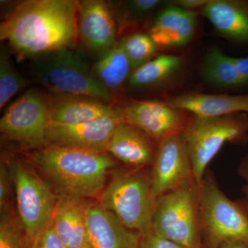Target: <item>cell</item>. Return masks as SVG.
I'll use <instances>...</instances> for the list:
<instances>
[{
    "mask_svg": "<svg viewBox=\"0 0 248 248\" xmlns=\"http://www.w3.org/2000/svg\"><path fill=\"white\" fill-rule=\"evenodd\" d=\"M78 1L28 0L18 4L0 26L1 40L23 56L73 48L78 37Z\"/></svg>",
    "mask_w": 248,
    "mask_h": 248,
    "instance_id": "cell-1",
    "label": "cell"
},
{
    "mask_svg": "<svg viewBox=\"0 0 248 248\" xmlns=\"http://www.w3.org/2000/svg\"><path fill=\"white\" fill-rule=\"evenodd\" d=\"M33 160L61 195L82 199L104 190L108 170L115 166L104 152L55 145L41 148Z\"/></svg>",
    "mask_w": 248,
    "mask_h": 248,
    "instance_id": "cell-2",
    "label": "cell"
},
{
    "mask_svg": "<svg viewBox=\"0 0 248 248\" xmlns=\"http://www.w3.org/2000/svg\"><path fill=\"white\" fill-rule=\"evenodd\" d=\"M34 58V76L50 94L84 96L110 104L112 92L97 79L84 55L73 47Z\"/></svg>",
    "mask_w": 248,
    "mask_h": 248,
    "instance_id": "cell-3",
    "label": "cell"
},
{
    "mask_svg": "<svg viewBox=\"0 0 248 248\" xmlns=\"http://www.w3.org/2000/svg\"><path fill=\"white\" fill-rule=\"evenodd\" d=\"M201 231L205 248H219L225 243L248 246V208L244 202L230 200L206 172L200 186Z\"/></svg>",
    "mask_w": 248,
    "mask_h": 248,
    "instance_id": "cell-4",
    "label": "cell"
},
{
    "mask_svg": "<svg viewBox=\"0 0 248 248\" xmlns=\"http://www.w3.org/2000/svg\"><path fill=\"white\" fill-rule=\"evenodd\" d=\"M156 200L151 172L132 170L113 174L103 191L101 205L127 228L143 235L151 231Z\"/></svg>",
    "mask_w": 248,
    "mask_h": 248,
    "instance_id": "cell-5",
    "label": "cell"
},
{
    "mask_svg": "<svg viewBox=\"0 0 248 248\" xmlns=\"http://www.w3.org/2000/svg\"><path fill=\"white\" fill-rule=\"evenodd\" d=\"M200 187L195 179L159 196L151 231L185 248H203L201 231Z\"/></svg>",
    "mask_w": 248,
    "mask_h": 248,
    "instance_id": "cell-6",
    "label": "cell"
},
{
    "mask_svg": "<svg viewBox=\"0 0 248 248\" xmlns=\"http://www.w3.org/2000/svg\"><path fill=\"white\" fill-rule=\"evenodd\" d=\"M183 138L199 187L207 167L228 142L243 143L248 137V115L236 113L218 117H195L189 121Z\"/></svg>",
    "mask_w": 248,
    "mask_h": 248,
    "instance_id": "cell-7",
    "label": "cell"
},
{
    "mask_svg": "<svg viewBox=\"0 0 248 248\" xmlns=\"http://www.w3.org/2000/svg\"><path fill=\"white\" fill-rule=\"evenodd\" d=\"M10 166L18 213L28 239L32 242L51 223L58 198L48 184L27 165L12 160Z\"/></svg>",
    "mask_w": 248,
    "mask_h": 248,
    "instance_id": "cell-8",
    "label": "cell"
},
{
    "mask_svg": "<svg viewBox=\"0 0 248 248\" xmlns=\"http://www.w3.org/2000/svg\"><path fill=\"white\" fill-rule=\"evenodd\" d=\"M50 116L47 97L29 90L13 103L0 120V131L7 140L27 148L46 145Z\"/></svg>",
    "mask_w": 248,
    "mask_h": 248,
    "instance_id": "cell-9",
    "label": "cell"
},
{
    "mask_svg": "<svg viewBox=\"0 0 248 248\" xmlns=\"http://www.w3.org/2000/svg\"><path fill=\"white\" fill-rule=\"evenodd\" d=\"M124 122L123 108L118 107L111 115L91 122L71 125L50 123L46 145L105 152L115 129Z\"/></svg>",
    "mask_w": 248,
    "mask_h": 248,
    "instance_id": "cell-10",
    "label": "cell"
},
{
    "mask_svg": "<svg viewBox=\"0 0 248 248\" xmlns=\"http://www.w3.org/2000/svg\"><path fill=\"white\" fill-rule=\"evenodd\" d=\"M151 175L153 191L157 198L195 179L182 134L165 139L158 143Z\"/></svg>",
    "mask_w": 248,
    "mask_h": 248,
    "instance_id": "cell-11",
    "label": "cell"
},
{
    "mask_svg": "<svg viewBox=\"0 0 248 248\" xmlns=\"http://www.w3.org/2000/svg\"><path fill=\"white\" fill-rule=\"evenodd\" d=\"M125 122L159 143L165 139L184 133L190 120L184 111L166 102L135 101L123 108Z\"/></svg>",
    "mask_w": 248,
    "mask_h": 248,
    "instance_id": "cell-12",
    "label": "cell"
},
{
    "mask_svg": "<svg viewBox=\"0 0 248 248\" xmlns=\"http://www.w3.org/2000/svg\"><path fill=\"white\" fill-rule=\"evenodd\" d=\"M78 28L81 42L93 53L102 55L117 43L115 19L105 1H78Z\"/></svg>",
    "mask_w": 248,
    "mask_h": 248,
    "instance_id": "cell-13",
    "label": "cell"
},
{
    "mask_svg": "<svg viewBox=\"0 0 248 248\" xmlns=\"http://www.w3.org/2000/svg\"><path fill=\"white\" fill-rule=\"evenodd\" d=\"M87 231L93 248H141L142 235L127 228L101 204H89Z\"/></svg>",
    "mask_w": 248,
    "mask_h": 248,
    "instance_id": "cell-14",
    "label": "cell"
},
{
    "mask_svg": "<svg viewBox=\"0 0 248 248\" xmlns=\"http://www.w3.org/2000/svg\"><path fill=\"white\" fill-rule=\"evenodd\" d=\"M89 204L84 199L61 195L57 199L52 224L66 248H80L89 244L87 231Z\"/></svg>",
    "mask_w": 248,
    "mask_h": 248,
    "instance_id": "cell-15",
    "label": "cell"
},
{
    "mask_svg": "<svg viewBox=\"0 0 248 248\" xmlns=\"http://www.w3.org/2000/svg\"><path fill=\"white\" fill-rule=\"evenodd\" d=\"M50 123L76 125L98 120L115 112L118 107L84 96L49 94Z\"/></svg>",
    "mask_w": 248,
    "mask_h": 248,
    "instance_id": "cell-16",
    "label": "cell"
},
{
    "mask_svg": "<svg viewBox=\"0 0 248 248\" xmlns=\"http://www.w3.org/2000/svg\"><path fill=\"white\" fill-rule=\"evenodd\" d=\"M195 117H218L236 113L248 115V94H210L188 93L165 102Z\"/></svg>",
    "mask_w": 248,
    "mask_h": 248,
    "instance_id": "cell-17",
    "label": "cell"
},
{
    "mask_svg": "<svg viewBox=\"0 0 248 248\" xmlns=\"http://www.w3.org/2000/svg\"><path fill=\"white\" fill-rule=\"evenodd\" d=\"M156 148L146 134L124 122L115 129L107 151L129 166L143 168L153 164Z\"/></svg>",
    "mask_w": 248,
    "mask_h": 248,
    "instance_id": "cell-18",
    "label": "cell"
},
{
    "mask_svg": "<svg viewBox=\"0 0 248 248\" xmlns=\"http://www.w3.org/2000/svg\"><path fill=\"white\" fill-rule=\"evenodd\" d=\"M197 15L179 6H170L160 14L151 31V37L159 46H183L195 34Z\"/></svg>",
    "mask_w": 248,
    "mask_h": 248,
    "instance_id": "cell-19",
    "label": "cell"
},
{
    "mask_svg": "<svg viewBox=\"0 0 248 248\" xmlns=\"http://www.w3.org/2000/svg\"><path fill=\"white\" fill-rule=\"evenodd\" d=\"M203 14L221 35L248 43V2L235 0H210Z\"/></svg>",
    "mask_w": 248,
    "mask_h": 248,
    "instance_id": "cell-20",
    "label": "cell"
},
{
    "mask_svg": "<svg viewBox=\"0 0 248 248\" xmlns=\"http://www.w3.org/2000/svg\"><path fill=\"white\" fill-rule=\"evenodd\" d=\"M132 69L131 63L120 42L100 55L92 71L97 79L112 92L129 79Z\"/></svg>",
    "mask_w": 248,
    "mask_h": 248,
    "instance_id": "cell-21",
    "label": "cell"
},
{
    "mask_svg": "<svg viewBox=\"0 0 248 248\" xmlns=\"http://www.w3.org/2000/svg\"><path fill=\"white\" fill-rule=\"evenodd\" d=\"M203 76L210 84L224 88L245 85L235 64L234 58L228 56L219 48H214L205 55Z\"/></svg>",
    "mask_w": 248,
    "mask_h": 248,
    "instance_id": "cell-22",
    "label": "cell"
},
{
    "mask_svg": "<svg viewBox=\"0 0 248 248\" xmlns=\"http://www.w3.org/2000/svg\"><path fill=\"white\" fill-rule=\"evenodd\" d=\"M182 64L180 57L160 55L135 69L129 78V84L134 87H147L159 84L172 76Z\"/></svg>",
    "mask_w": 248,
    "mask_h": 248,
    "instance_id": "cell-23",
    "label": "cell"
},
{
    "mask_svg": "<svg viewBox=\"0 0 248 248\" xmlns=\"http://www.w3.org/2000/svg\"><path fill=\"white\" fill-rule=\"evenodd\" d=\"M29 81L18 73L13 65L7 50H0V108L2 109L10 99L27 87Z\"/></svg>",
    "mask_w": 248,
    "mask_h": 248,
    "instance_id": "cell-24",
    "label": "cell"
},
{
    "mask_svg": "<svg viewBox=\"0 0 248 248\" xmlns=\"http://www.w3.org/2000/svg\"><path fill=\"white\" fill-rule=\"evenodd\" d=\"M120 42L134 70L153 60L157 51L158 46L151 36L143 33L127 36Z\"/></svg>",
    "mask_w": 248,
    "mask_h": 248,
    "instance_id": "cell-25",
    "label": "cell"
},
{
    "mask_svg": "<svg viewBox=\"0 0 248 248\" xmlns=\"http://www.w3.org/2000/svg\"><path fill=\"white\" fill-rule=\"evenodd\" d=\"M0 223V248H27L20 232L11 217L6 214Z\"/></svg>",
    "mask_w": 248,
    "mask_h": 248,
    "instance_id": "cell-26",
    "label": "cell"
},
{
    "mask_svg": "<svg viewBox=\"0 0 248 248\" xmlns=\"http://www.w3.org/2000/svg\"><path fill=\"white\" fill-rule=\"evenodd\" d=\"M31 248H66L59 238L53 224L36 236L32 241Z\"/></svg>",
    "mask_w": 248,
    "mask_h": 248,
    "instance_id": "cell-27",
    "label": "cell"
},
{
    "mask_svg": "<svg viewBox=\"0 0 248 248\" xmlns=\"http://www.w3.org/2000/svg\"><path fill=\"white\" fill-rule=\"evenodd\" d=\"M141 248H185L150 231L142 235Z\"/></svg>",
    "mask_w": 248,
    "mask_h": 248,
    "instance_id": "cell-28",
    "label": "cell"
},
{
    "mask_svg": "<svg viewBox=\"0 0 248 248\" xmlns=\"http://www.w3.org/2000/svg\"><path fill=\"white\" fill-rule=\"evenodd\" d=\"M10 175L4 164L0 166V208H4L10 192Z\"/></svg>",
    "mask_w": 248,
    "mask_h": 248,
    "instance_id": "cell-29",
    "label": "cell"
},
{
    "mask_svg": "<svg viewBox=\"0 0 248 248\" xmlns=\"http://www.w3.org/2000/svg\"><path fill=\"white\" fill-rule=\"evenodd\" d=\"M162 3L159 0H134L130 2V7L137 14L144 15L156 9Z\"/></svg>",
    "mask_w": 248,
    "mask_h": 248,
    "instance_id": "cell-30",
    "label": "cell"
},
{
    "mask_svg": "<svg viewBox=\"0 0 248 248\" xmlns=\"http://www.w3.org/2000/svg\"><path fill=\"white\" fill-rule=\"evenodd\" d=\"M238 172L240 177L242 178L245 182L244 188H243L245 198L243 202L248 208V155L245 156L240 163Z\"/></svg>",
    "mask_w": 248,
    "mask_h": 248,
    "instance_id": "cell-31",
    "label": "cell"
},
{
    "mask_svg": "<svg viewBox=\"0 0 248 248\" xmlns=\"http://www.w3.org/2000/svg\"><path fill=\"white\" fill-rule=\"evenodd\" d=\"M210 0H178L175 4L179 7L187 11H194V10L203 8Z\"/></svg>",
    "mask_w": 248,
    "mask_h": 248,
    "instance_id": "cell-32",
    "label": "cell"
},
{
    "mask_svg": "<svg viewBox=\"0 0 248 248\" xmlns=\"http://www.w3.org/2000/svg\"><path fill=\"white\" fill-rule=\"evenodd\" d=\"M235 64L244 84H248V56L234 58Z\"/></svg>",
    "mask_w": 248,
    "mask_h": 248,
    "instance_id": "cell-33",
    "label": "cell"
},
{
    "mask_svg": "<svg viewBox=\"0 0 248 248\" xmlns=\"http://www.w3.org/2000/svg\"><path fill=\"white\" fill-rule=\"evenodd\" d=\"M219 248H248V246L241 243L228 242L222 244Z\"/></svg>",
    "mask_w": 248,
    "mask_h": 248,
    "instance_id": "cell-34",
    "label": "cell"
},
{
    "mask_svg": "<svg viewBox=\"0 0 248 248\" xmlns=\"http://www.w3.org/2000/svg\"><path fill=\"white\" fill-rule=\"evenodd\" d=\"M80 248H93L92 246H91L89 244L85 245V246H82V247H81Z\"/></svg>",
    "mask_w": 248,
    "mask_h": 248,
    "instance_id": "cell-35",
    "label": "cell"
},
{
    "mask_svg": "<svg viewBox=\"0 0 248 248\" xmlns=\"http://www.w3.org/2000/svg\"><path fill=\"white\" fill-rule=\"evenodd\" d=\"M203 248H205L203 247Z\"/></svg>",
    "mask_w": 248,
    "mask_h": 248,
    "instance_id": "cell-36",
    "label": "cell"
}]
</instances>
